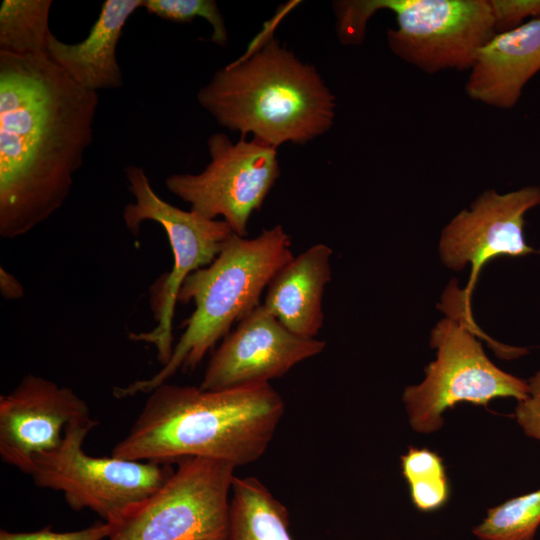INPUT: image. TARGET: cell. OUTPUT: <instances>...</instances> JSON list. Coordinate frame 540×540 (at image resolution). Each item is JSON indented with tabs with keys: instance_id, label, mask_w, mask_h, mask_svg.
<instances>
[{
	"instance_id": "6da1fadb",
	"label": "cell",
	"mask_w": 540,
	"mask_h": 540,
	"mask_svg": "<svg viewBox=\"0 0 540 540\" xmlns=\"http://www.w3.org/2000/svg\"><path fill=\"white\" fill-rule=\"evenodd\" d=\"M99 95L47 54L0 51V236L21 237L62 207L93 142Z\"/></svg>"
},
{
	"instance_id": "7a4b0ae2",
	"label": "cell",
	"mask_w": 540,
	"mask_h": 540,
	"mask_svg": "<svg viewBox=\"0 0 540 540\" xmlns=\"http://www.w3.org/2000/svg\"><path fill=\"white\" fill-rule=\"evenodd\" d=\"M148 394L113 456L170 464L202 457L247 465L265 453L285 409L270 383L206 390L165 382Z\"/></svg>"
},
{
	"instance_id": "3957f363",
	"label": "cell",
	"mask_w": 540,
	"mask_h": 540,
	"mask_svg": "<svg viewBox=\"0 0 540 540\" xmlns=\"http://www.w3.org/2000/svg\"><path fill=\"white\" fill-rule=\"evenodd\" d=\"M197 100L222 127L274 148L314 140L336 115L335 96L317 69L273 38L218 70Z\"/></svg>"
},
{
	"instance_id": "277c9868",
	"label": "cell",
	"mask_w": 540,
	"mask_h": 540,
	"mask_svg": "<svg viewBox=\"0 0 540 540\" xmlns=\"http://www.w3.org/2000/svg\"><path fill=\"white\" fill-rule=\"evenodd\" d=\"M293 256L290 235L281 225L253 238L233 233L211 264L184 281L178 302L192 301L195 309L169 360L151 377L115 387L114 397L150 393L178 371L194 370L235 323L261 304L270 281Z\"/></svg>"
},
{
	"instance_id": "5b68a950",
	"label": "cell",
	"mask_w": 540,
	"mask_h": 540,
	"mask_svg": "<svg viewBox=\"0 0 540 540\" xmlns=\"http://www.w3.org/2000/svg\"><path fill=\"white\" fill-rule=\"evenodd\" d=\"M462 311L448 313L433 327L430 346L436 358L424 379L404 389L402 400L414 431L430 434L444 424V413L467 402L486 407L496 398L528 395V382L497 367L485 354Z\"/></svg>"
},
{
	"instance_id": "8992f818",
	"label": "cell",
	"mask_w": 540,
	"mask_h": 540,
	"mask_svg": "<svg viewBox=\"0 0 540 540\" xmlns=\"http://www.w3.org/2000/svg\"><path fill=\"white\" fill-rule=\"evenodd\" d=\"M125 175L128 189L135 199L123 209L126 228L137 235L143 222H156L165 230L172 250V269L156 282L151 291L156 325L148 332L129 334L133 341L154 345L157 359L164 365L174 347L173 319L184 281L196 270L213 262L233 231L224 220L210 219L193 210H182L163 200L153 190L142 167L129 165Z\"/></svg>"
},
{
	"instance_id": "52a82bcc",
	"label": "cell",
	"mask_w": 540,
	"mask_h": 540,
	"mask_svg": "<svg viewBox=\"0 0 540 540\" xmlns=\"http://www.w3.org/2000/svg\"><path fill=\"white\" fill-rule=\"evenodd\" d=\"M96 420L68 425L61 444L33 459L36 486L61 491L75 511L90 509L112 524L155 492L173 473L170 463L93 457L83 443Z\"/></svg>"
},
{
	"instance_id": "ba28073f",
	"label": "cell",
	"mask_w": 540,
	"mask_h": 540,
	"mask_svg": "<svg viewBox=\"0 0 540 540\" xmlns=\"http://www.w3.org/2000/svg\"><path fill=\"white\" fill-rule=\"evenodd\" d=\"M150 496L110 524L109 540H226L235 466L178 460Z\"/></svg>"
},
{
	"instance_id": "9c48e42d",
	"label": "cell",
	"mask_w": 540,
	"mask_h": 540,
	"mask_svg": "<svg viewBox=\"0 0 540 540\" xmlns=\"http://www.w3.org/2000/svg\"><path fill=\"white\" fill-rule=\"evenodd\" d=\"M368 18L395 14L387 45L427 74L470 70L478 51L496 34L490 0H361Z\"/></svg>"
},
{
	"instance_id": "30bf717a",
	"label": "cell",
	"mask_w": 540,
	"mask_h": 540,
	"mask_svg": "<svg viewBox=\"0 0 540 540\" xmlns=\"http://www.w3.org/2000/svg\"><path fill=\"white\" fill-rule=\"evenodd\" d=\"M208 150L210 162L203 171L172 174L165 185L191 210L210 219L221 216L233 233L247 237L250 217L280 176L277 148L254 138L233 143L224 133H214Z\"/></svg>"
},
{
	"instance_id": "8fae6325",
	"label": "cell",
	"mask_w": 540,
	"mask_h": 540,
	"mask_svg": "<svg viewBox=\"0 0 540 540\" xmlns=\"http://www.w3.org/2000/svg\"><path fill=\"white\" fill-rule=\"evenodd\" d=\"M540 206V186L528 185L500 193L486 189L459 211L442 229L438 254L445 267L461 271L470 265V277L463 290L470 309L473 289L482 268L500 256L540 254L524 237L525 215Z\"/></svg>"
},
{
	"instance_id": "7c38bea8",
	"label": "cell",
	"mask_w": 540,
	"mask_h": 540,
	"mask_svg": "<svg viewBox=\"0 0 540 540\" xmlns=\"http://www.w3.org/2000/svg\"><path fill=\"white\" fill-rule=\"evenodd\" d=\"M325 347L323 340L290 332L260 304L222 339L200 387L219 390L269 383Z\"/></svg>"
},
{
	"instance_id": "4fadbf2b",
	"label": "cell",
	"mask_w": 540,
	"mask_h": 540,
	"mask_svg": "<svg viewBox=\"0 0 540 540\" xmlns=\"http://www.w3.org/2000/svg\"><path fill=\"white\" fill-rule=\"evenodd\" d=\"M89 420L86 401L72 389L26 374L0 396L1 460L30 475L34 457L56 449L68 425Z\"/></svg>"
},
{
	"instance_id": "5bb4252c",
	"label": "cell",
	"mask_w": 540,
	"mask_h": 540,
	"mask_svg": "<svg viewBox=\"0 0 540 540\" xmlns=\"http://www.w3.org/2000/svg\"><path fill=\"white\" fill-rule=\"evenodd\" d=\"M539 71L540 18H535L496 33L478 51L465 92L471 100L484 105L512 109L526 84Z\"/></svg>"
},
{
	"instance_id": "9a60e30c",
	"label": "cell",
	"mask_w": 540,
	"mask_h": 540,
	"mask_svg": "<svg viewBox=\"0 0 540 540\" xmlns=\"http://www.w3.org/2000/svg\"><path fill=\"white\" fill-rule=\"evenodd\" d=\"M332 249L317 243L287 262L272 278L262 305L290 332L316 338L324 322L323 296L331 280Z\"/></svg>"
},
{
	"instance_id": "2e32d148",
	"label": "cell",
	"mask_w": 540,
	"mask_h": 540,
	"mask_svg": "<svg viewBox=\"0 0 540 540\" xmlns=\"http://www.w3.org/2000/svg\"><path fill=\"white\" fill-rule=\"evenodd\" d=\"M143 7V0H106L87 37L69 44L51 35L49 57L78 85L98 92L117 89L123 74L117 46L128 19Z\"/></svg>"
},
{
	"instance_id": "e0dca14e",
	"label": "cell",
	"mask_w": 540,
	"mask_h": 540,
	"mask_svg": "<svg viewBox=\"0 0 540 540\" xmlns=\"http://www.w3.org/2000/svg\"><path fill=\"white\" fill-rule=\"evenodd\" d=\"M226 540H293L286 507L255 477H236Z\"/></svg>"
},
{
	"instance_id": "ac0fdd59",
	"label": "cell",
	"mask_w": 540,
	"mask_h": 540,
	"mask_svg": "<svg viewBox=\"0 0 540 540\" xmlns=\"http://www.w3.org/2000/svg\"><path fill=\"white\" fill-rule=\"evenodd\" d=\"M51 0H3L0 6V51L48 55Z\"/></svg>"
},
{
	"instance_id": "d6986e66",
	"label": "cell",
	"mask_w": 540,
	"mask_h": 540,
	"mask_svg": "<svg viewBox=\"0 0 540 540\" xmlns=\"http://www.w3.org/2000/svg\"><path fill=\"white\" fill-rule=\"evenodd\" d=\"M400 462L411 501L418 511L435 512L448 503L451 487L438 453L426 447L410 446Z\"/></svg>"
},
{
	"instance_id": "ffe728a7",
	"label": "cell",
	"mask_w": 540,
	"mask_h": 540,
	"mask_svg": "<svg viewBox=\"0 0 540 540\" xmlns=\"http://www.w3.org/2000/svg\"><path fill=\"white\" fill-rule=\"evenodd\" d=\"M540 526V488L487 510L473 528L479 540H534Z\"/></svg>"
},
{
	"instance_id": "44dd1931",
	"label": "cell",
	"mask_w": 540,
	"mask_h": 540,
	"mask_svg": "<svg viewBox=\"0 0 540 540\" xmlns=\"http://www.w3.org/2000/svg\"><path fill=\"white\" fill-rule=\"evenodd\" d=\"M148 13L164 20L187 23L196 17L204 18L212 27L210 40L219 46L228 42L223 15L213 0H143Z\"/></svg>"
},
{
	"instance_id": "7402d4cb",
	"label": "cell",
	"mask_w": 540,
	"mask_h": 540,
	"mask_svg": "<svg viewBox=\"0 0 540 540\" xmlns=\"http://www.w3.org/2000/svg\"><path fill=\"white\" fill-rule=\"evenodd\" d=\"M496 33L517 28L525 20L540 18V0H490Z\"/></svg>"
},
{
	"instance_id": "603a6c76",
	"label": "cell",
	"mask_w": 540,
	"mask_h": 540,
	"mask_svg": "<svg viewBox=\"0 0 540 540\" xmlns=\"http://www.w3.org/2000/svg\"><path fill=\"white\" fill-rule=\"evenodd\" d=\"M110 531V524L104 521L70 532H55L50 527L33 532H11L2 529L0 540H103L109 537Z\"/></svg>"
},
{
	"instance_id": "cb8c5ba5",
	"label": "cell",
	"mask_w": 540,
	"mask_h": 540,
	"mask_svg": "<svg viewBox=\"0 0 540 540\" xmlns=\"http://www.w3.org/2000/svg\"><path fill=\"white\" fill-rule=\"evenodd\" d=\"M527 382L528 395L518 401L515 418L527 436L540 441V368Z\"/></svg>"
},
{
	"instance_id": "d4e9b609",
	"label": "cell",
	"mask_w": 540,
	"mask_h": 540,
	"mask_svg": "<svg viewBox=\"0 0 540 540\" xmlns=\"http://www.w3.org/2000/svg\"><path fill=\"white\" fill-rule=\"evenodd\" d=\"M0 291L7 300L19 299L23 296V286L19 280L4 268H0Z\"/></svg>"
}]
</instances>
